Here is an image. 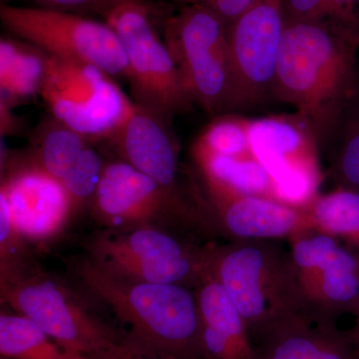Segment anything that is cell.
Segmentation results:
<instances>
[{"label": "cell", "mask_w": 359, "mask_h": 359, "mask_svg": "<svg viewBox=\"0 0 359 359\" xmlns=\"http://www.w3.org/2000/svg\"><path fill=\"white\" fill-rule=\"evenodd\" d=\"M358 48L325 26L285 21L271 97L294 106L318 140L334 131L355 95Z\"/></svg>", "instance_id": "6da1fadb"}, {"label": "cell", "mask_w": 359, "mask_h": 359, "mask_svg": "<svg viewBox=\"0 0 359 359\" xmlns=\"http://www.w3.org/2000/svg\"><path fill=\"white\" fill-rule=\"evenodd\" d=\"M82 287L130 330L128 344L171 359L205 358L197 295L176 283L136 282L89 257L76 264Z\"/></svg>", "instance_id": "7a4b0ae2"}, {"label": "cell", "mask_w": 359, "mask_h": 359, "mask_svg": "<svg viewBox=\"0 0 359 359\" xmlns=\"http://www.w3.org/2000/svg\"><path fill=\"white\" fill-rule=\"evenodd\" d=\"M208 271L230 295L250 337L263 339L294 314H313L292 259L264 241H238L210 250Z\"/></svg>", "instance_id": "3957f363"}, {"label": "cell", "mask_w": 359, "mask_h": 359, "mask_svg": "<svg viewBox=\"0 0 359 359\" xmlns=\"http://www.w3.org/2000/svg\"><path fill=\"white\" fill-rule=\"evenodd\" d=\"M1 301L43 330L68 353L89 356L119 337L60 280L27 262L0 273Z\"/></svg>", "instance_id": "277c9868"}, {"label": "cell", "mask_w": 359, "mask_h": 359, "mask_svg": "<svg viewBox=\"0 0 359 359\" xmlns=\"http://www.w3.org/2000/svg\"><path fill=\"white\" fill-rule=\"evenodd\" d=\"M164 43L194 103L209 114L236 109L228 25L199 4H182L165 21Z\"/></svg>", "instance_id": "5b68a950"}, {"label": "cell", "mask_w": 359, "mask_h": 359, "mask_svg": "<svg viewBox=\"0 0 359 359\" xmlns=\"http://www.w3.org/2000/svg\"><path fill=\"white\" fill-rule=\"evenodd\" d=\"M87 250L100 268L136 282L197 287L209 264L210 250L191 248L155 226L108 229Z\"/></svg>", "instance_id": "8992f818"}, {"label": "cell", "mask_w": 359, "mask_h": 359, "mask_svg": "<svg viewBox=\"0 0 359 359\" xmlns=\"http://www.w3.org/2000/svg\"><path fill=\"white\" fill-rule=\"evenodd\" d=\"M39 91L56 121L86 140L114 138L136 108L100 68L53 56L46 57Z\"/></svg>", "instance_id": "52a82bcc"}, {"label": "cell", "mask_w": 359, "mask_h": 359, "mask_svg": "<svg viewBox=\"0 0 359 359\" xmlns=\"http://www.w3.org/2000/svg\"><path fill=\"white\" fill-rule=\"evenodd\" d=\"M7 30L39 47L49 56L96 66L111 76H128L119 39L107 23L45 7L2 6Z\"/></svg>", "instance_id": "ba28073f"}, {"label": "cell", "mask_w": 359, "mask_h": 359, "mask_svg": "<svg viewBox=\"0 0 359 359\" xmlns=\"http://www.w3.org/2000/svg\"><path fill=\"white\" fill-rule=\"evenodd\" d=\"M106 23L116 33L128 62V76L140 97L142 107L164 118L190 111L178 68L161 41L143 2L116 4L106 13Z\"/></svg>", "instance_id": "9c48e42d"}, {"label": "cell", "mask_w": 359, "mask_h": 359, "mask_svg": "<svg viewBox=\"0 0 359 359\" xmlns=\"http://www.w3.org/2000/svg\"><path fill=\"white\" fill-rule=\"evenodd\" d=\"M252 155L271 175L273 198L306 208L316 197L320 173L318 138L301 115H273L252 120Z\"/></svg>", "instance_id": "30bf717a"}, {"label": "cell", "mask_w": 359, "mask_h": 359, "mask_svg": "<svg viewBox=\"0 0 359 359\" xmlns=\"http://www.w3.org/2000/svg\"><path fill=\"white\" fill-rule=\"evenodd\" d=\"M283 29V0H257L229 26L236 109L271 97Z\"/></svg>", "instance_id": "8fae6325"}, {"label": "cell", "mask_w": 359, "mask_h": 359, "mask_svg": "<svg viewBox=\"0 0 359 359\" xmlns=\"http://www.w3.org/2000/svg\"><path fill=\"white\" fill-rule=\"evenodd\" d=\"M97 221L106 228L154 226L159 221H189L192 209L179 194L125 162L104 166L93 198Z\"/></svg>", "instance_id": "7c38bea8"}, {"label": "cell", "mask_w": 359, "mask_h": 359, "mask_svg": "<svg viewBox=\"0 0 359 359\" xmlns=\"http://www.w3.org/2000/svg\"><path fill=\"white\" fill-rule=\"evenodd\" d=\"M0 201L8 208L16 233L30 243L57 236L74 209L60 180L37 161L9 170L2 178Z\"/></svg>", "instance_id": "4fadbf2b"}, {"label": "cell", "mask_w": 359, "mask_h": 359, "mask_svg": "<svg viewBox=\"0 0 359 359\" xmlns=\"http://www.w3.org/2000/svg\"><path fill=\"white\" fill-rule=\"evenodd\" d=\"M216 203L224 230L238 241L292 238L314 229L308 210L269 197L235 196Z\"/></svg>", "instance_id": "5bb4252c"}, {"label": "cell", "mask_w": 359, "mask_h": 359, "mask_svg": "<svg viewBox=\"0 0 359 359\" xmlns=\"http://www.w3.org/2000/svg\"><path fill=\"white\" fill-rule=\"evenodd\" d=\"M302 287L316 318L359 311V254L335 241L313 268L297 271Z\"/></svg>", "instance_id": "9a60e30c"}, {"label": "cell", "mask_w": 359, "mask_h": 359, "mask_svg": "<svg viewBox=\"0 0 359 359\" xmlns=\"http://www.w3.org/2000/svg\"><path fill=\"white\" fill-rule=\"evenodd\" d=\"M197 290L205 358L254 359L255 347L244 318L208 269Z\"/></svg>", "instance_id": "2e32d148"}, {"label": "cell", "mask_w": 359, "mask_h": 359, "mask_svg": "<svg viewBox=\"0 0 359 359\" xmlns=\"http://www.w3.org/2000/svg\"><path fill=\"white\" fill-rule=\"evenodd\" d=\"M114 138L125 162L179 194L176 190L177 145L154 112L136 105Z\"/></svg>", "instance_id": "e0dca14e"}, {"label": "cell", "mask_w": 359, "mask_h": 359, "mask_svg": "<svg viewBox=\"0 0 359 359\" xmlns=\"http://www.w3.org/2000/svg\"><path fill=\"white\" fill-rule=\"evenodd\" d=\"M193 155L215 202L235 196L273 198L271 175L255 156L229 157L194 148Z\"/></svg>", "instance_id": "ac0fdd59"}, {"label": "cell", "mask_w": 359, "mask_h": 359, "mask_svg": "<svg viewBox=\"0 0 359 359\" xmlns=\"http://www.w3.org/2000/svg\"><path fill=\"white\" fill-rule=\"evenodd\" d=\"M47 56L28 50L11 40L0 42L1 104L16 102L40 90Z\"/></svg>", "instance_id": "d6986e66"}, {"label": "cell", "mask_w": 359, "mask_h": 359, "mask_svg": "<svg viewBox=\"0 0 359 359\" xmlns=\"http://www.w3.org/2000/svg\"><path fill=\"white\" fill-rule=\"evenodd\" d=\"M0 354L6 359H73L39 325L21 314L0 316Z\"/></svg>", "instance_id": "ffe728a7"}, {"label": "cell", "mask_w": 359, "mask_h": 359, "mask_svg": "<svg viewBox=\"0 0 359 359\" xmlns=\"http://www.w3.org/2000/svg\"><path fill=\"white\" fill-rule=\"evenodd\" d=\"M309 313L285 318L255 347L254 359H316L320 344V327H313Z\"/></svg>", "instance_id": "44dd1931"}, {"label": "cell", "mask_w": 359, "mask_h": 359, "mask_svg": "<svg viewBox=\"0 0 359 359\" xmlns=\"http://www.w3.org/2000/svg\"><path fill=\"white\" fill-rule=\"evenodd\" d=\"M306 210L314 229L346 241L359 254V191L339 187L316 196Z\"/></svg>", "instance_id": "7402d4cb"}, {"label": "cell", "mask_w": 359, "mask_h": 359, "mask_svg": "<svg viewBox=\"0 0 359 359\" xmlns=\"http://www.w3.org/2000/svg\"><path fill=\"white\" fill-rule=\"evenodd\" d=\"M285 21L325 26L359 47V0H283Z\"/></svg>", "instance_id": "603a6c76"}, {"label": "cell", "mask_w": 359, "mask_h": 359, "mask_svg": "<svg viewBox=\"0 0 359 359\" xmlns=\"http://www.w3.org/2000/svg\"><path fill=\"white\" fill-rule=\"evenodd\" d=\"M250 121L238 115H221L205 127L193 148L229 157H252Z\"/></svg>", "instance_id": "cb8c5ba5"}, {"label": "cell", "mask_w": 359, "mask_h": 359, "mask_svg": "<svg viewBox=\"0 0 359 359\" xmlns=\"http://www.w3.org/2000/svg\"><path fill=\"white\" fill-rule=\"evenodd\" d=\"M56 122V126L47 130L42 136L36 161L45 171L61 180L70 171L87 145L82 135Z\"/></svg>", "instance_id": "d4e9b609"}, {"label": "cell", "mask_w": 359, "mask_h": 359, "mask_svg": "<svg viewBox=\"0 0 359 359\" xmlns=\"http://www.w3.org/2000/svg\"><path fill=\"white\" fill-rule=\"evenodd\" d=\"M104 166L100 156L93 149L86 147L70 171L60 180L72 201L73 208L93 198L102 177Z\"/></svg>", "instance_id": "484cf974"}, {"label": "cell", "mask_w": 359, "mask_h": 359, "mask_svg": "<svg viewBox=\"0 0 359 359\" xmlns=\"http://www.w3.org/2000/svg\"><path fill=\"white\" fill-rule=\"evenodd\" d=\"M334 176L339 187L359 191V105L346 123Z\"/></svg>", "instance_id": "4316f807"}, {"label": "cell", "mask_w": 359, "mask_h": 359, "mask_svg": "<svg viewBox=\"0 0 359 359\" xmlns=\"http://www.w3.org/2000/svg\"><path fill=\"white\" fill-rule=\"evenodd\" d=\"M320 344L316 359H358L349 337L332 327V321H318Z\"/></svg>", "instance_id": "83f0119b"}, {"label": "cell", "mask_w": 359, "mask_h": 359, "mask_svg": "<svg viewBox=\"0 0 359 359\" xmlns=\"http://www.w3.org/2000/svg\"><path fill=\"white\" fill-rule=\"evenodd\" d=\"M87 359H171L159 355V354L144 351L128 344V342H120L115 346L106 351L86 356Z\"/></svg>", "instance_id": "f1b7e54d"}, {"label": "cell", "mask_w": 359, "mask_h": 359, "mask_svg": "<svg viewBox=\"0 0 359 359\" xmlns=\"http://www.w3.org/2000/svg\"><path fill=\"white\" fill-rule=\"evenodd\" d=\"M45 6V8L67 11L68 9L81 7L105 6L110 11L115 6V0H35Z\"/></svg>", "instance_id": "f546056e"}, {"label": "cell", "mask_w": 359, "mask_h": 359, "mask_svg": "<svg viewBox=\"0 0 359 359\" xmlns=\"http://www.w3.org/2000/svg\"><path fill=\"white\" fill-rule=\"evenodd\" d=\"M358 320H356L355 327H354L353 332H351V337L349 339L353 341V346H355L356 353H358V358H359V311L356 313Z\"/></svg>", "instance_id": "4dcf8cb0"}, {"label": "cell", "mask_w": 359, "mask_h": 359, "mask_svg": "<svg viewBox=\"0 0 359 359\" xmlns=\"http://www.w3.org/2000/svg\"><path fill=\"white\" fill-rule=\"evenodd\" d=\"M209 0H181L182 4H199L204 6Z\"/></svg>", "instance_id": "1f68e13d"}, {"label": "cell", "mask_w": 359, "mask_h": 359, "mask_svg": "<svg viewBox=\"0 0 359 359\" xmlns=\"http://www.w3.org/2000/svg\"><path fill=\"white\" fill-rule=\"evenodd\" d=\"M144 0H115L116 4H130V2H143Z\"/></svg>", "instance_id": "d6a6232c"}, {"label": "cell", "mask_w": 359, "mask_h": 359, "mask_svg": "<svg viewBox=\"0 0 359 359\" xmlns=\"http://www.w3.org/2000/svg\"><path fill=\"white\" fill-rule=\"evenodd\" d=\"M73 359H87V358H85V356H76V358H73Z\"/></svg>", "instance_id": "836d02e7"}, {"label": "cell", "mask_w": 359, "mask_h": 359, "mask_svg": "<svg viewBox=\"0 0 359 359\" xmlns=\"http://www.w3.org/2000/svg\"><path fill=\"white\" fill-rule=\"evenodd\" d=\"M358 359H359V358H358Z\"/></svg>", "instance_id": "e575fe53"}]
</instances>
